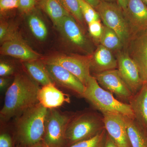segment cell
Here are the masks:
<instances>
[{"label":"cell","instance_id":"e0dca14e","mask_svg":"<svg viewBox=\"0 0 147 147\" xmlns=\"http://www.w3.org/2000/svg\"><path fill=\"white\" fill-rule=\"evenodd\" d=\"M118 67L117 60L113 56L111 50L100 45L91 57V67L96 73H100ZM95 73V74H96Z\"/></svg>","mask_w":147,"mask_h":147},{"label":"cell","instance_id":"4316f807","mask_svg":"<svg viewBox=\"0 0 147 147\" xmlns=\"http://www.w3.org/2000/svg\"><path fill=\"white\" fill-rule=\"evenodd\" d=\"M88 25L89 31L91 36L96 40L100 42L103 28V26L100 23V19L93 21Z\"/></svg>","mask_w":147,"mask_h":147},{"label":"cell","instance_id":"3957f363","mask_svg":"<svg viewBox=\"0 0 147 147\" xmlns=\"http://www.w3.org/2000/svg\"><path fill=\"white\" fill-rule=\"evenodd\" d=\"M83 97L102 114H118L134 118L130 105L117 100L111 92L100 86L94 76L89 77Z\"/></svg>","mask_w":147,"mask_h":147},{"label":"cell","instance_id":"7c38bea8","mask_svg":"<svg viewBox=\"0 0 147 147\" xmlns=\"http://www.w3.org/2000/svg\"><path fill=\"white\" fill-rule=\"evenodd\" d=\"M44 64L53 82L83 97L86 86L75 75L57 65Z\"/></svg>","mask_w":147,"mask_h":147},{"label":"cell","instance_id":"f35d334b","mask_svg":"<svg viewBox=\"0 0 147 147\" xmlns=\"http://www.w3.org/2000/svg\"><path fill=\"white\" fill-rule=\"evenodd\" d=\"M142 1L147 5V0H142Z\"/></svg>","mask_w":147,"mask_h":147},{"label":"cell","instance_id":"d590c367","mask_svg":"<svg viewBox=\"0 0 147 147\" xmlns=\"http://www.w3.org/2000/svg\"><path fill=\"white\" fill-rule=\"evenodd\" d=\"M7 79H5L3 77H1L0 78V88L2 90L7 85Z\"/></svg>","mask_w":147,"mask_h":147},{"label":"cell","instance_id":"2e32d148","mask_svg":"<svg viewBox=\"0 0 147 147\" xmlns=\"http://www.w3.org/2000/svg\"><path fill=\"white\" fill-rule=\"evenodd\" d=\"M38 98L39 103L48 109H54L65 102H70L67 94L57 88L54 84L42 86L38 91Z\"/></svg>","mask_w":147,"mask_h":147},{"label":"cell","instance_id":"44dd1931","mask_svg":"<svg viewBox=\"0 0 147 147\" xmlns=\"http://www.w3.org/2000/svg\"><path fill=\"white\" fill-rule=\"evenodd\" d=\"M24 65L30 76L36 83L42 86L54 84L43 63L37 60L24 62Z\"/></svg>","mask_w":147,"mask_h":147},{"label":"cell","instance_id":"4dcf8cb0","mask_svg":"<svg viewBox=\"0 0 147 147\" xmlns=\"http://www.w3.org/2000/svg\"><path fill=\"white\" fill-rule=\"evenodd\" d=\"M13 68L12 66L5 63H0V76L1 77L9 76L13 73Z\"/></svg>","mask_w":147,"mask_h":147},{"label":"cell","instance_id":"d4e9b609","mask_svg":"<svg viewBox=\"0 0 147 147\" xmlns=\"http://www.w3.org/2000/svg\"><path fill=\"white\" fill-rule=\"evenodd\" d=\"M84 20L88 24L93 21L100 20L99 14L95 9L84 0H78Z\"/></svg>","mask_w":147,"mask_h":147},{"label":"cell","instance_id":"7402d4cb","mask_svg":"<svg viewBox=\"0 0 147 147\" xmlns=\"http://www.w3.org/2000/svg\"><path fill=\"white\" fill-rule=\"evenodd\" d=\"M100 42V45L111 51L120 49L123 45L119 37L115 32L105 26H103Z\"/></svg>","mask_w":147,"mask_h":147},{"label":"cell","instance_id":"d6986e66","mask_svg":"<svg viewBox=\"0 0 147 147\" xmlns=\"http://www.w3.org/2000/svg\"><path fill=\"white\" fill-rule=\"evenodd\" d=\"M131 147H147V129L134 118L124 116Z\"/></svg>","mask_w":147,"mask_h":147},{"label":"cell","instance_id":"5bb4252c","mask_svg":"<svg viewBox=\"0 0 147 147\" xmlns=\"http://www.w3.org/2000/svg\"><path fill=\"white\" fill-rule=\"evenodd\" d=\"M130 52L129 55L137 64L144 83L147 73V30L134 36Z\"/></svg>","mask_w":147,"mask_h":147},{"label":"cell","instance_id":"60d3db41","mask_svg":"<svg viewBox=\"0 0 147 147\" xmlns=\"http://www.w3.org/2000/svg\"><path fill=\"white\" fill-rule=\"evenodd\" d=\"M36 1H41V0H36Z\"/></svg>","mask_w":147,"mask_h":147},{"label":"cell","instance_id":"6da1fadb","mask_svg":"<svg viewBox=\"0 0 147 147\" xmlns=\"http://www.w3.org/2000/svg\"><path fill=\"white\" fill-rule=\"evenodd\" d=\"M40 88L36 82L26 75L18 74L5 93L1 118L7 121L17 117L39 102Z\"/></svg>","mask_w":147,"mask_h":147},{"label":"cell","instance_id":"4fadbf2b","mask_svg":"<svg viewBox=\"0 0 147 147\" xmlns=\"http://www.w3.org/2000/svg\"><path fill=\"white\" fill-rule=\"evenodd\" d=\"M1 54L24 62L37 60L40 57L39 54L33 50L18 36L2 42Z\"/></svg>","mask_w":147,"mask_h":147},{"label":"cell","instance_id":"603a6c76","mask_svg":"<svg viewBox=\"0 0 147 147\" xmlns=\"http://www.w3.org/2000/svg\"><path fill=\"white\" fill-rule=\"evenodd\" d=\"M29 27L37 39L44 40L47 38L48 31L46 25L39 16L35 14L30 15L28 18Z\"/></svg>","mask_w":147,"mask_h":147},{"label":"cell","instance_id":"9c48e42d","mask_svg":"<svg viewBox=\"0 0 147 147\" xmlns=\"http://www.w3.org/2000/svg\"><path fill=\"white\" fill-rule=\"evenodd\" d=\"M94 77L99 85L118 97L129 101L133 96L129 88L121 78L118 69L95 74Z\"/></svg>","mask_w":147,"mask_h":147},{"label":"cell","instance_id":"f1b7e54d","mask_svg":"<svg viewBox=\"0 0 147 147\" xmlns=\"http://www.w3.org/2000/svg\"><path fill=\"white\" fill-rule=\"evenodd\" d=\"M18 7V0H0L1 11H5Z\"/></svg>","mask_w":147,"mask_h":147},{"label":"cell","instance_id":"cb8c5ba5","mask_svg":"<svg viewBox=\"0 0 147 147\" xmlns=\"http://www.w3.org/2000/svg\"><path fill=\"white\" fill-rule=\"evenodd\" d=\"M107 132L105 129L96 136L76 143L68 147H104Z\"/></svg>","mask_w":147,"mask_h":147},{"label":"cell","instance_id":"74e56055","mask_svg":"<svg viewBox=\"0 0 147 147\" xmlns=\"http://www.w3.org/2000/svg\"><path fill=\"white\" fill-rule=\"evenodd\" d=\"M100 1L107 2H117V0H100Z\"/></svg>","mask_w":147,"mask_h":147},{"label":"cell","instance_id":"ab89813d","mask_svg":"<svg viewBox=\"0 0 147 147\" xmlns=\"http://www.w3.org/2000/svg\"><path fill=\"white\" fill-rule=\"evenodd\" d=\"M144 83H146L147 84V75H146V80H145L144 82Z\"/></svg>","mask_w":147,"mask_h":147},{"label":"cell","instance_id":"f546056e","mask_svg":"<svg viewBox=\"0 0 147 147\" xmlns=\"http://www.w3.org/2000/svg\"><path fill=\"white\" fill-rule=\"evenodd\" d=\"M13 32L11 30L8 24L5 22H1L0 25V40L1 42L5 41Z\"/></svg>","mask_w":147,"mask_h":147},{"label":"cell","instance_id":"30bf717a","mask_svg":"<svg viewBox=\"0 0 147 147\" xmlns=\"http://www.w3.org/2000/svg\"><path fill=\"white\" fill-rule=\"evenodd\" d=\"M117 60L120 75L133 94H135L144 84L137 64L127 53L119 54Z\"/></svg>","mask_w":147,"mask_h":147},{"label":"cell","instance_id":"52a82bcc","mask_svg":"<svg viewBox=\"0 0 147 147\" xmlns=\"http://www.w3.org/2000/svg\"><path fill=\"white\" fill-rule=\"evenodd\" d=\"M43 63L54 64L61 66L75 75L85 86L91 75V57L64 55H54L45 59Z\"/></svg>","mask_w":147,"mask_h":147},{"label":"cell","instance_id":"484cf974","mask_svg":"<svg viewBox=\"0 0 147 147\" xmlns=\"http://www.w3.org/2000/svg\"><path fill=\"white\" fill-rule=\"evenodd\" d=\"M69 13L80 23L83 22V17L78 0H60Z\"/></svg>","mask_w":147,"mask_h":147},{"label":"cell","instance_id":"277c9868","mask_svg":"<svg viewBox=\"0 0 147 147\" xmlns=\"http://www.w3.org/2000/svg\"><path fill=\"white\" fill-rule=\"evenodd\" d=\"M105 129L103 117L97 113L86 112L74 115L66 131L65 144L70 146L93 138Z\"/></svg>","mask_w":147,"mask_h":147},{"label":"cell","instance_id":"1f68e13d","mask_svg":"<svg viewBox=\"0 0 147 147\" xmlns=\"http://www.w3.org/2000/svg\"><path fill=\"white\" fill-rule=\"evenodd\" d=\"M0 147H13L11 137L7 133H2L0 135Z\"/></svg>","mask_w":147,"mask_h":147},{"label":"cell","instance_id":"8d00e7d4","mask_svg":"<svg viewBox=\"0 0 147 147\" xmlns=\"http://www.w3.org/2000/svg\"><path fill=\"white\" fill-rule=\"evenodd\" d=\"M29 147H48L43 141Z\"/></svg>","mask_w":147,"mask_h":147},{"label":"cell","instance_id":"ac0fdd59","mask_svg":"<svg viewBox=\"0 0 147 147\" xmlns=\"http://www.w3.org/2000/svg\"><path fill=\"white\" fill-rule=\"evenodd\" d=\"M134 113V119L147 129V84L144 83L139 91L129 100Z\"/></svg>","mask_w":147,"mask_h":147},{"label":"cell","instance_id":"b9f144b4","mask_svg":"<svg viewBox=\"0 0 147 147\" xmlns=\"http://www.w3.org/2000/svg\"><path fill=\"white\" fill-rule=\"evenodd\" d=\"M17 147H19V146H17Z\"/></svg>","mask_w":147,"mask_h":147},{"label":"cell","instance_id":"83f0119b","mask_svg":"<svg viewBox=\"0 0 147 147\" xmlns=\"http://www.w3.org/2000/svg\"><path fill=\"white\" fill-rule=\"evenodd\" d=\"M18 8L26 13L30 12L34 8L36 0H18Z\"/></svg>","mask_w":147,"mask_h":147},{"label":"cell","instance_id":"7a4b0ae2","mask_svg":"<svg viewBox=\"0 0 147 147\" xmlns=\"http://www.w3.org/2000/svg\"><path fill=\"white\" fill-rule=\"evenodd\" d=\"M48 111L38 102L17 117L16 135L22 145L29 147L43 141Z\"/></svg>","mask_w":147,"mask_h":147},{"label":"cell","instance_id":"8992f818","mask_svg":"<svg viewBox=\"0 0 147 147\" xmlns=\"http://www.w3.org/2000/svg\"><path fill=\"white\" fill-rule=\"evenodd\" d=\"M74 115L49 109L43 141L48 147H62L65 144L67 128Z\"/></svg>","mask_w":147,"mask_h":147},{"label":"cell","instance_id":"ffe728a7","mask_svg":"<svg viewBox=\"0 0 147 147\" xmlns=\"http://www.w3.org/2000/svg\"><path fill=\"white\" fill-rule=\"evenodd\" d=\"M40 6L57 28L65 17L71 15L60 0H41Z\"/></svg>","mask_w":147,"mask_h":147},{"label":"cell","instance_id":"d6a6232c","mask_svg":"<svg viewBox=\"0 0 147 147\" xmlns=\"http://www.w3.org/2000/svg\"><path fill=\"white\" fill-rule=\"evenodd\" d=\"M104 147H119L111 139L107 133Z\"/></svg>","mask_w":147,"mask_h":147},{"label":"cell","instance_id":"9a60e30c","mask_svg":"<svg viewBox=\"0 0 147 147\" xmlns=\"http://www.w3.org/2000/svg\"><path fill=\"white\" fill-rule=\"evenodd\" d=\"M57 28L74 45L86 51L89 50L87 38L71 15L65 17Z\"/></svg>","mask_w":147,"mask_h":147},{"label":"cell","instance_id":"ba28073f","mask_svg":"<svg viewBox=\"0 0 147 147\" xmlns=\"http://www.w3.org/2000/svg\"><path fill=\"white\" fill-rule=\"evenodd\" d=\"M107 134L119 147H131L124 116L118 114H102Z\"/></svg>","mask_w":147,"mask_h":147},{"label":"cell","instance_id":"836d02e7","mask_svg":"<svg viewBox=\"0 0 147 147\" xmlns=\"http://www.w3.org/2000/svg\"><path fill=\"white\" fill-rule=\"evenodd\" d=\"M84 1L90 5L95 9L99 5L101 2L100 0H84Z\"/></svg>","mask_w":147,"mask_h":147},{"label":"cell","instance_id":"e575fe53","mask_svg":"<svg viewBox=\"0 0 147 147\" xmlns=\"http://www.w3.org/2000/svg\"><path fill=\"white\" fill-rule=\"evenodd\" d=\"M128 0H117V3L120 6L123 10L126 8Z\"/></svg>","mask_w":147,"mask_h":147},{"label":"cell","instance_id":"5b68a950","mask_svg":"<svg viewBox=\"0 0 147 147\" xmlns=\"http://www.w3.org/2000/svg\"><path fill=\"white\" fill-rule=\"evenodd\" d=\"M95 9L104 26L115 32L123 44H126L131 34L123 10L117 2L101 1Z\"/></svg>","mask_w":147,"mask_h":147},{"label":"cell","instance_id":"8fae6325","mask_svg":"<svg viewBox=\"0 0 147 147\" xmlns=\"http://www.w3.org/2000/svg\"><path fill=\"white\" fill-rule=\"evenodd\" d=\"M123 11L131 34L147 30V5L142 0H128Z\"/></svg>","mask_w":147,"mask_h":147}]
</instances>
